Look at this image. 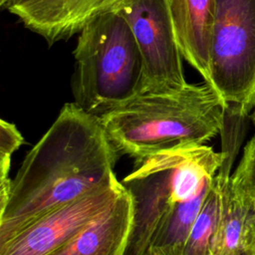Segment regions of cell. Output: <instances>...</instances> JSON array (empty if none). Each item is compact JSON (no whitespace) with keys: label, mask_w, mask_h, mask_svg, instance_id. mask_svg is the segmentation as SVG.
<instances>
[{"label":"cell","mask_w":255,"mask_h":255,"mask_svg":"<svg viewBox=\"0 0 255 255\" xmlns=\"http://www.w3.org/2000/svg\"><path fill=\"white\" fill-rule=\"evenodd\" d=\"M75 103L102 116L143 92L141 55L126 18L107 8L94 14L79 31L74 50Z\"/></svg>","instance_id":"cell-3"},{"label":"cell","mask_w":255,"mask_h":255,"mask_svg":"<svg viewBox=\"0 0 255 255\" xmlns=\"http://www.w3.org/2000/svg\"><path fill=\"white\" fill-rule=\"evenodd\" d=\"M8 1H9V0H0V7L2 8Z\"/></svg>","instance_id":"cell-17"},{"label":"cell","mask_w":255,"mask_h":255,"mask_svg":"<svg viewBox=\"0 0 255 255\" xmlns=\"http://www.w3.org/2000/svg\"><path fill=\"white\" fill-rule=\"evenodd\" d=\"M254 255H255V254H254Z\"/></svg>","instance_id":"cell-18"},{"label":"cell","mask_w":255,"mask_h":255,"mask_svg":"<svg viewBox=\"0 0 255 255\" xmlns=\"http://www.w3.org/2000/svg\"><path fill=\"white\" fill-rule=\"evenodd\" d=\"M24 142L22 134L16 126L0 121V180L9 178L11 155Z\"/></svg>","instance_id":"cell-14"},{"label":"cell","mask_w":255,"mask_h":255,"mask_svg":"<svg viewBox=\"0 0 255 255\" xmlns=\"http://www.w3.org/2000/svg\"><path fill=\"white\" fill-rule=\"evenodd\" d=\"M207 85L239 119L255 107V0H215Z\"/></svg>","instance_id":"cell-4"},{"label":"cell","mask_w":255,"mask_h":255,"mask_svg":"<svg viewBox=\"0 0 255 255\" xmlns=\"http://www.w3.org/2000/svg\"><path fill=\"white\" fill-rule=\"evenodd\" d=\"M251 120H252V123H253V125L255 127V109H254V111H253V113L251 115Z\"/></svg>","instance_id":"cell-16"},{"label":"cell","mask_w":255,"mask_h":255,"mask_svg":"<svg viewBox=\"0 0 255 255\" xmlns=\"http://www.w3.org/2000/svg\"><path fill=\"white\" fill-rule=\"evenodd\" d=\"M225 105L206 83L164 93H144L102 116V126L120 154L134 165L164 149L204 144L224 128Z\"/></svg>","instance_id":"cell-2"},{"label":"cell","mask_w":255,"mask_h":255,"mask_svg":"<svg viewBox=\"0 0 255 255\" xmlns=\"http://www.w3.org/2000/svg\"><path fill=\"white\" fill-rule=\"evenodd\" d=\"M133 201V226L126 255H145L171 205L172 168L160 152L137 164L122 181Z\"/></svg>","instance_id":"cell-7"},{"label":"cell","mask_w":255,"mask_h":255,"mask_svg":"<svg viewBox=\"0 0 255 255\" xmlns=\"http://www.w3.org/2000/svg\"><path fill=\"white\" fill-rule=\"evenodd\" d=\"M133 216L132 197L124 186L108 207L50 255H126Z\"/></svg>","instance_id":"cell-8"},{"label":"cell","mask_w":255,"mask_h":255,"mask_svg":"<svg viewBox=\"0 0 255 255\" xmlns=\"http://www.w3.org/2000/svg\"><path fill=\"white\" fill-rule=\"evenodd\" d=\"M229 185L238 198L255 205V135L245 145L240 162L229 177Z\"/></svg>","instance_id":"cell-13"},{"label":"cell","mask_w":255,"mask_h":255,"mask_svg":"<svg viewBox=\"0 0 255 255\" xmlns=\"http://www.w3.org/2000/svg\"><path fill=\"white\" fill-rule=\"evenodd\" d=\"M118 179L73 202L54 209L0 245V255H50L108 207L123 191Z\"/></svg>","instance_id":"cell-6"},{"label":"cell","mask_w":255,"mask_h":255,"mask_svg":"<svg viewBox=\"0 0 255 255\" xmlns=\"http://www.w3.org/2000/svg\"><path fill=\"white\" fill-rule=\"evenodd\" d=\"M211 183V182H210ZM210 184L196 197L173 203L154 233L145 255H182L190 230L202 207Z\"/></svg>","instance_id":"cell-11"},{"label":"cell","mask_w":255,"mask_h":255,"mask_svg":"<svg viewBox=\"0 0 255 255\" xmlns=\"http://www.w3.org/2000/svg\"><path fill=\"white\" fill-rule=\"evenodd\" d=\"M215 0H168L181 57L209 84Z\"/></svg>","instance_id":"cell-9"},{"label":"cell","mask_w":255,"mask_h":255,"mask_svg":"<svg viewBox=\"0 0 255 255\" xmlns=\"http://www.w3.org/2000/svg\"><path fill=\"white\" fill-rule=\"evenodd\" d=\"M109 7L126 18L137 43L143 64L142 94L184 88L188 83L172 29L168 0H116Z\"/></svg>","instance_id":"cell-5"},{"label":"cell","mask_w":255,"mask_h":255,"mask_svg":"<svg viewBox=\"0 0 255 255\" xmlns=\"http://www.w3.org/2000/svg\"><path fill=\"white\" fill-rule=\"evenodd\" d=\"M119 155L98 116L65 104L11 182L0 210V245L44 214L116 181Z\"/></svg>","instance_id":"cell-1"},{"label":"cell","mask_w":255,"mask_h":255,"mask_svg":"<svg viewBox=\"0 0 255 255\" xmlns=\"http://www.w3.org/2000/svg\"><path fill=\"white\" fill-rule=\"evenodd\" d=\"M228 169H219L209 186L200 212L190 230L182 255H209L220 220Z\"/></svg>","instance_id":"cell-12"},{"label":"cell","mask_w":255,"mask_h":255,"mask_svg":"<svg viewBox=\"0 0 255 255\" xmlns=\"http://www.w3.org/2000/svg\"><path fill=\"white\" fill-rule=\"evenodd\" d=\"M116 0H74L69 25L78 33L83 25L96 13L107 9Z\"/></svg>","instance_id":"cell-15"},{"label":"cell","mask_w":255,"mask_h":255,"mask_svg":"<svg viewBox=\"0 0 255 255\" xmlns=\"http://www.w3.org/2000/svg\"><path fill=\"white\" fill-rule=\"evenodd\" d=\"M230 177V176H229ZM255 254V205L242 201L225 184L222 212L209 255Z\"/></svg>","instance_id":"cell-10"}]
</instances>
